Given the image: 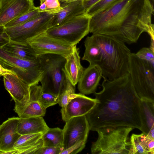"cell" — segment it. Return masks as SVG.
Masks as SVG:
<instances>
[{
  "instance_id": "obj_37",
  "label": "cell",
  "mask_w": 154,
  "mask_h": 154,
  "mask_svg": "<svg viewBox=\"0 0 154 154\" xmlns=\"http://www.w3.org/2000/svg\"><path fill=\"white\" fill-rule=\"evenodd\" d=\"M7 74L17 75L15 72L11 70L5 69L0 64V75L1 76H3L4 75Z\"/></svg>"
},
{
  "instance_id": "obj_10",
  "label": "cell",
  "mask_w": 154,
  "mask_h": 154,
  "mask_svg": "<svg viewBox=\"0 0 154 154\" xmlns=\"http://www.w3.org/2000/svg\"><path fill=\"white\" fill-rule=\"evenodd\" d=\"M37 56L54 54L65 58L71 53L73 45L60 39L48 35L45 32L27 41Z\"/></svg>"
},
{
  "instance_id": "obj_7",
  "label": "cell",
  "mask_w": 154,
  "mask_h": 154,
  "mask_svg": "<svg viewBox=\"0 0 154 154\" xmlns=\"http://www.w3.org/2000/svg\"><path fill=\"white\" fill-rule=\"evenodd\" d=\"M0 64L5 69L15 72L30 86L38 85L43 72L38 59L30 61L19 58L8 54L2 48H0Z\"/></svg>"
},
{
  "instance_id": "obj_1",
  "label": "cell",
  "mask_w": 154,
  "mask_h": 154,
  "mask_svg": "<svg viewBox=\"0 0 154 154\" xmlns=\"http://www.w3.org/2000/svg\"><path fill=\"white\" fill-rule=\"evenodd\" d=\"M102 89L94 94L97 102L86 116L90 131L105 127L127 126L141 131L140 98L129 73L112 80L103 77Z\"/></svg>"
},
{
  "instance_id": "obj_19",
  "label": "cell",
  "mask_w": 154,
  "mask_h": 154,
  "mask_svg": "<svg viewBox=\"0 0 154 154\" xmlns=\"http://www.w3.org/2000/svg\"><path fill=\"white\" fill-rule=\"evenodd\" d=\"M65 58L63 68L65 77L72 85L75 86L85 69L81 64L79 49L76 45L74 46L71 53Z\"/></svg>"
},
{
  "instance_id": "obj_32",
  "label": "cell",
  "mask_w": 154,
  "mask_h": 154,
  "mask_svg": "<svg viewBox=\"0 0 154 154\" xmlns=\"http://www.w3.org/2000/svg\"><path fill=\"white\" fill-rule=\"evenodd\" d=\"M85 141H79L68 148L61 151L60 154H76L81 152L85 147Z\"/></svg>"
},
{
  "instance_id": "obj_34",
  "label": "cell",
  "mask_w": 154,
  "mask_h": 154,
  "mask_svg": "<svg viewBox=\"0 0 154 154\" xmlns=\"http://www.w3.org/2000/svg\"><path fill=\"white\" fill-rule=\"evenodd\" d=\"M63 150V147L60 146H42L35 154H60Z\"/></svg>"
},
{
  "instance_id": "obj_20",
  "label": "cell",
  "mask_w": 154,
  "mask_h": 154,
  "mask_svg": "<svg viewBox=\"0 0 154 154\" xmlns=\"http://www.w3.org/2000/svg\"><path fill=\"white\" fill-rule=\"evenodd\" d=\"M43 133H38L22 135L14 144V148L17 154H35L43 145L42 138Z\"/></svg>"
},
{
  "instance_id": "obj_38",
  "label": "cell",
  "mask_w": 154,
  "mask_h": 154,
  "mask_svg": "<svg viewBox=\"0 0 154 154\" xmlns=\"http://www.w3.org/2000/svg\"><path fill=\"white\" fill-rule=\"evenodd\" d=\"M152 7L154 8V0H148Z\"/></svg>"
},
{
  "instance_id": "obj_36",
  "label": "cell",
  "mask_w": 154,
  "mask_h": 154,
  "mask_svg": "<svg viewBox=\"0 0 154 154\" xmlns=\"http://www.w3.org/2000/svg\"><path fill=\"white\" fill-rule=\"evenodd\" d=\"M100 0H83V4L86 11L92 5Z\"/></svg>"
},
{
  "instance_id": "obj_26",
  "label": "cell",
  "mask_w": 154,
  "mask_h": 154,
  "mask_svg": "<svg viewBox=\"0 0 154 154\" xmlns=\"http://www.w3.org/2000/svg\"><path fill=\"white\" fill-rule=\"evenodd\" d=\"M41 138L43 146L63 147V131L59 128H49L43 134Z\"/></svg>"
},
{
  "instance_id": "obj_42",
  "label": "cell",
  "mask_w": 154,
  "mask_h": 154,
  "mask_svg": "<svg viewBox=\"0 0 154 154\" xmlns=\"http://www.w3.org/2000/svg\"><path fill=\"white\" fill-rule=\"evenodd\" d=\"M1 75H0V77H1Z\"/></svg>"
},
{
  "instance_id": "obj_33",
  "label": "cell",
  "mask_w": 154,
  "mask_h": 154,
  "mask_svg": "<svg viewBox=\"0 0 154 154\" xmlns=\"http://www.w3.org/2000/svg\"><path fill=\"white\" fill-rule=\"evenodd\" d=\"M139 57L145 60H154V48H143L136 53Z\"/></svg>"
},
{
  "instance_id": "obj_39",
  "label": "cell",
  "mask_w": 154,
  "mask_h": 154,
  "mask_svg": "<svg viewBox=\"0 0 154 154\" xmlns=\"http://www.w3.org/2000/svg\"><path fill=\"white\" fill-rule=\"evenodd\" d=\"M79 0H67V2H73L76 1H78Z\"/></svg>"
},
{
  "instance_id": "obj_2",
  "label": "cell",
  "mask_w": 154,
  "mask_h": 154,
  "mask_svg": "<svg viewBox=\"0 0 154 154\" xmlns=\"http://www.w3.org/2000/svg\"><path fill=\"white\" fill-rule=\"evenodd\" d=\"M153 14L148 0H118L90 17L89 32L112 36L131 44L146 32L153 46Z\"/></svg>"
},
{
  "instance_id": "obj_41",
  "label": "cell",
  "mask_w": 154,
  "mask_h": 154,
  "mask_svg": "<svg viewBox=\"0 0 154 154\" xmlns=\"http://www.w3.org/2000/svg\"><path fill=\"white\" fill-rule=\"evenodd\" d=\"M1 1H2V0H0V4H1Z\"/></svg>"
},
{
  "instance_id": "obj_35",
  "label": "cell",
  "mask_w": 154,
  "mask_h": 154,
  "mask_svg": "<svg viewBox=\"0 0 154 154\" xmlns=\"http://www.w3.org/2000/svg\"><path fill=\"white\" fill-rule=\"evenodd\" d=\"M10 41L4 26L0 25V48L3 47Z\"/></svg>"
},
{
  "instance_id": "obj_18",
  "label": "cell",
  "mask_w": 154,
  "mask_h": 154,
  "mask_svg": "<svg viewBox=\"0 0 154 154\" xmlns=\"http://www.w3.org/2000/svg\"><path fill=\"white\" fill-rule=\"evenodd\" d=\"M102 73L100 68L97 65H89L85 69L78 83V89L84 95L94 94L99 85Z\"/></svg>"
},
{
  "instance_id": "obj_3",
  "label": "cell",
  "mask_w": 154,
  "mask_h": 154,
  "mask_svg": "<svg viewBox=\"0 0 154 154\" xmlns=\"http://www.w3.org/2000/svg\"><path fill=\"white\" fill-rule=\"evenodd\" d=\"M100 48L97 65L103 76L112 80L128 73L129 57L131 53L125 43L112 36L93 34Z\"/></svg>"
},
{
  "instance_id": "obj_31",
  "label": "cell",
  "mask_w": 154,
  "mask_h": 154,
  "mask_svg": "<svg viewBox=\"0 0 154 154\" xmlns=\"http://www.w3.org/2000/svg\"><path fill=\"white\" fill-rule=\"evenodd\" d=\"M45 2L46 9L45 12L50 14H55L62 8L59 0H40Z\"/></svg>"
},
{
  "instance_id": "obj_5",
  "label": "cell",
  "mask_w": 154,
  "mask_h": 154,
  "mask_svg": "<svg viewBox=\"0 0 154 154\" xmlns=\"http://www.w3.org/2000/svg\"><path fill=\"white\" fill-rule=\"evenodd\" d=\"M128 73L139 97L154 100V60H146L131 53Z\"/></svg>"
},
{
  "instance_id": "obj_29",
  "label": "cell",
  "mask_w": 154,
  "mask_h": 154,
  "mask_svg": "<svg viewBox=\"0 0 154 154\" xmlns=\"http://www.w3.org/2000/svg\"><path fill=\"white\" fill-rule=\"evenodd\" d=\"M38 101L45 109L58 103V97L54 95L42 91L38 97Z\"/></svg>"
},
{
  "instance_id": "obj_12",
  "label": "cell",
  "mask_w": 154,
  "mask_h": 154,
  "mask_svg": "<svg viewBox=\"0 0 154 154\" xmlns=\"http://www.w3.org/2000/svg\"><path fill=\"white\" fill-rule=\"evenodd\" d=\"M69 98V102L62 107L60 110L62 119L65 122L73 117L86 115L97 102L95 98L87 97L81 93L73 94Z\"/></svg>"
},
{
  "instance_id": "obj_22",
  "label": "cell",
  "mask_w": 154,
  "mask_h": 154,
  "mask_svg": "<svg viewBox=\"0 0 154 154\" xmlns=\"http://www.w3.org/2000/svg\"><path fill=\"white\" fill-rule=\"evenodd\" d=\"M43 117L20 118L17 131L20 135L45 133L49 128Z\"/></svg>"
},
{
  "instance_id": "obj_25",
  "label": "cell",
  "mask_w": 154,
  "mask_h": 154,
  "mask_svg": "<svg viewBox=\"0 0 154 154\" xmlns=\"http://www.w3.org/2000/svg\"><path fill=\"white\" fill-rule=\"evenodd\" d=\"M85 51L82 60L88 62L89 65H97L99 59V46L93 35L87 36L85 41Z\"/></svg>"
},
{
  "instance_id": "obj_16",
  "label": "cell",
  "mask_w": 154,
  "mask_h": 154,
  "mask_svg": "<svg viewBox=\"0 0 154 154\" xmlns=\"http://www.w3.org/2000/svg\"><path fill=\"white\" fill-rule=\"evenodd\" d=\"M42 91L41 85L30 86L29 99L27 103L22 106H15L14 110L19 117H43L45 116L46 109L41 105L38 99Z\"/></svg>"
},
{
  "instance_id": "obj_4",
  "label": "cell",
  "mask_w": 154,
  "mask_h": 154,
  "mask_svg": "<svg viewBox=\"0 0 154 154\" xmlns=\"http://www.w3.org/2000/svg\"><path fill=\"white\" fill-rule=\"evenodd\" d=\"M134 129L127 126L105 127L97 129V140L92 143V154H128L129 134Z\"/></svg>"
},
{
  "instance_id": "obj_24",
  "label": "cell",
  "mask_w": 154,
  "mask_h": 154,
  "mask_svg": "<svg viewBox=\"0 0 154 154\" xmlns=\"http://www.w3.org/2000/svg\"><path fill=\"white\" fill-rule=\"evenodd\" d=\"M153 138L142 133L133 134L130 138V147L128 154H150L149 144Z\"/></svg>"
},
{
  "instance_id": "obj_14",
  "label": "cell",
  "mask_w": 154,
  "mask_h": 154,
  "mask_svg": "<svg viewBox=\"0 0 154 154\" xmlns=\"http://www.w3.org/2000/svg\"><path fill=\"white\" fill-rule=\"evenodd\" d=\"M4 85L15 103V106L26 104L30 97V86L17 75L7 74L3 76Z\"/></svg>"
},
{
  "instance_id": "obj_23",
  "label": "cell",
  "mask_w": 154,
  "mask_h": 154,
  "mask_svg": "<svg viewBox=\"0 0 154 154\" xmlns=\"http://www.w3.org/2000/svg\"><path fill=\"white\" fill-rule=\"evenodd\" d=\"M2 48L8 54L19 58L30 61L38 60V56L28 43H23L10 40Z\"/></svg>"
},
{
  "instance_id": "obj_27",
  "label": "cell",
  "mask_w": 154,
  "mask_h": 154,
  "mask_svg": "<svg viewBox=\"0 0 154 154\" xmlns=\"http://www.w3.org/2000/svg\"><path fill=\"white\" fill-rule=\"evenodd\" d=\"M75 86L66 78L63 88L58 97V104L61 107L65 106L69 102L70 97L75 93Z\"/></svg>"
},
{
  "instance_id": "obj_11",
  "label": "cell",
  "mask_w": 154,
  "mask_h": 154,
  "mask_svg": "<svg viewBox=\"0 0 154 154\" xmlns=\"http://www.w3.org/2000/svg\"><path fill=\"white\" fill-rule=\"evenodd\" d=\"M65 122L63 129V150L79 141H87L90 130L86 116L73 117Z\"/></svg>"
},
{
  "instance_id": "obj_13",
  "label": "cell",
  "mask_w": 154,
  "mask_h": 154,
  "mask_svg": "<svg viewBox=\"0 0 154 154\" xmlns=\"http://www.w3.org/2000/svg\"><path fill=\"white\" fill-rule=\"evenodd\" d=\"M36 7L33 0H2L0 5V25L5 26Z\"/></svg>"
},
{
  "instance_id": "obj_15",
  "label": "cell",
  "mask_w": 154,
  "mask_h": 154,
  "mask_svg": "<svg viewBox=\"0 0 154 154\" xmlns=\"http://www.w3.org/2000/svg\"><path fill=\"white\" fill-rule=\"evenodd\" d=\"M20 118H9L0 125V150L9 154H17L14 146L21 135L17 131Z\"/></svg>"
},
{
  "instance_id": "obj_6",
  "label": "cell",
  "mask_w": 154,
  "mask_h": 154,
  "mask_svg": "<svg viewBox=\"0 0 154 154\" xmlns=\"http://www.w3.org/2000/svg\"><path fill=\"white\" fill-rule=\"evenodd\" d=\"M38 56L43 71L40 81L42 91L51 93L58 97L66 79L63 70L66 58L54 54Z\"/></svg>"
},
{
  "instance_id": "obj_40",
  "label": "cell",
  "mask_w": 154,
  "mask_h": 154,
  "mask_svg": "<svg viewBox=\"0 0 154 154\" xmlns=\"http://www.w3.org/2000/svg\"><path fill=\"white\" fill-rule=\"evenodd\" d=\"M60 2H66L67 1V0H59Z\"/></svg>"
},
{
  "instance_id": "obj_9",
  "label": "cell",
  "mask_w": 154,
  "mask_h": 154,
  "mask_svg": "<svg viewBox=\"0 0 154 154\" xmlns=\"http://www.w3.org/2000/svg\"><path fill=\"white\" fill-rule=\"evenodd\" d=\"M54 14L40 12L35 18L22 25L5 27L10 40L23 43H27L30 38L45 32Z\"/></svg>"
},
{
  "instance_id": "obj_8",
  "label": "cell",
  "mask_w": 154,
  "mask_h": 154,
  "mask_svg": "<svg viewBox=\"0 0 154 154\" xmlns=\"http://www.w3.org/2000/svg\"><path fill=\"white\" fill-rule=\"evenodd\" d=\"M90 17L85 14L78 16L57 26L48 29V35L75 45L89 32Z\"/></svg>"
},
{
  "instance_id": "obj_28",
  "label": "cell",
  "mask_w": 154,
  "mask_h": 154,
  "mask_svg": "<svg viewBox=\"0 0 154 154\" xmlns=\"http://www.w3.org/2000/svg\"><path fill=\"white\" fill-rule=\"evenodd\" d=\"M40 12L37 7L10 21L4 26L10 27L19 26L32 20L37 16Z\"/></svg>"
},
{
  "instance_id": "obj_21",
  "label": "cell",
  "mask_w": 154,
  "mask_h": 154,
  "mask_svg": "<svg viewBox=\"0 0 154 154\" xmlns=\"http://www.w3.org/2000/svg\"><path fill=\"white\" fill-rule=\"evenodd\" d=\"M140 107L141 131L145 135H154V100L140 98Z\"/></svg>"
},
{
  "instance_id": "obj_17",
  "label": "cell",
  "mask_w": 154,
  "mask_h": 154,
  "mask_svg": "<svg viewBox=\"0 0 154 154\" xmlns=\"http://www.w3.org/2000/svg\"><path fill=\"white\" fill-rule=\"evenodd\" d=\"M82 0L63 2L61 5L62 9L54 14L49 24L48 29L58 26L76 17L85 14Z\"/></svg>"
},
{
  "instance_id": "obj_30",
  "label": "cell",
  "mask_w": 154,
  "mask_h": 154,
  "mask_svg": "<svg viewBox=\"0 0 154 154\" xmlns=\"http://www.w3.org/2000/svg\"><path fill=\"white\" fill-rule=\"evenodd\" d=\"M118 0H100L91 6L85 14L91 17L95 14L107 7Z\"/></svg>"
}]
</instances>
